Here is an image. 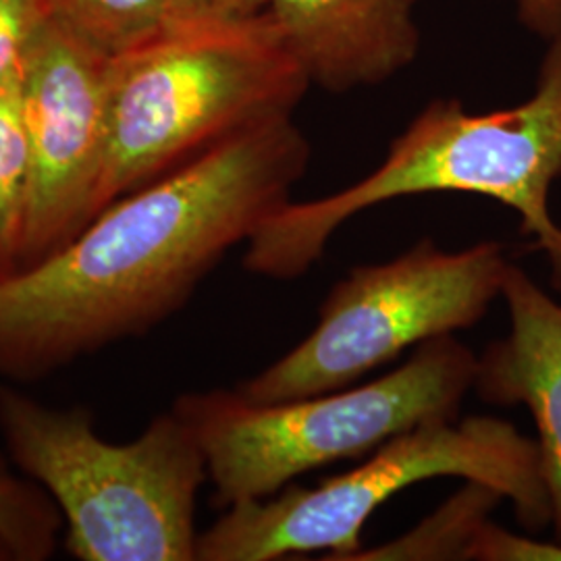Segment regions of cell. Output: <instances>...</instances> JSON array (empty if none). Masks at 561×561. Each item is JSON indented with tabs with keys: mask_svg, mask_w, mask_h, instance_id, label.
Listing matches in <instances>:
<instances>
[{
	"mask_svg": "<svg viewBox=\"0 0 561 561\" xmlns=\"http://www.w3.org/2000/svg\"><path fill=\"white\" fill-rule=\"evenodd\" d=\"M310 144L266 121L108 204L53 256L0 283V377L32 381L141 337L291 202Z\"/></svg>",
	"mask_w": 561,
	"mask_h": 561,
	"instance_id": "obj_1",
	"label": "cell"
},
{
	"mask_svg": "<svg viewBox=\"0 0 561 561\" xmlns=\"http://www.w3.org/2000/svg\"><path fill=\"white\" fill-rule=\"evenodd\" d=\"M560 180L561 34L549 41L528 101L481 115L458 99L428 102L373 173L319 201L285 204L248 240L243 266L268 279H298L364 210L405 196L461 192L512 208L561 289V227L549 210Z\"/></svg>",
	"mask_w": 561,
	"mask_h": 561,
	"instance_id": "obj_2",
	"label": "cell"
},
{
	"mask_svg": "<svg viewBox=\"0 0 561 561\" xmlns=\"http://www.w3.org/2000/svg\"><path fill=\"white\" fill-rule=\"evenodd\" d=\"M306 78L266 11L180 18L108 65V204L266 121L294 117Z\"/></svg>",
	"mask_w": 561,
	"mask_h": 561,
	"instance_id": "obj_3",
	"label": "cell"
},
{
	"mask_svg": "<svg viewBox=\"0 0 561 561\" xmlns=\"http://www.w3.org/2000/svg\"><path fill=\"white\" fill-rule=\"evenodd\" d=\"M4 454L62 518L80 561H196V503L208 481L192 428L171 410L134 442L111 443L90 410L53 408L0 385Z\"/></svg>",
	"mask_w": 561,
	"mask_h": 561,
	"instance_id": "obj_4",
	"label": "cell"
},
{
	"mask_svg": "<svg viewBox=\"0 0 561 561\" xmlns=\"http://www.w3.org/2000/svg\"><path fill=\"white\" fill-rule=\"evenodd\" d=\"M477 354L445 335L360 387L300 400H245L236 389L183 393L173 412L201 443L215 503L271 497L301 474L373 454L426 422L456 421L472 391Z\"/></svg>",
	"mask_w": 561,
	"mask_h": 561,
	"instance_id": "obj_5",
	"label": "cell"
},
{
	"mask_svg": "<svg viewBox=\"0 0 561 561\" xmlns=\"http://www.w3.org/2000/svg\"><path fill=\"white\" fill-rule=\"evenodd\" d=\"M439 477L479 481L514 505L530 533L551 524L537 443L493 416L426 422L391 437L368 460L317 486L289 482L275 495L233 503L198 537V561H273L329 551H362L366 520L396 493Z\"/></svg>",
	"mask_w": 561,
	"mask_h": 561,
	"instance_id": "obj_6",
	"label": "cell"
},
{
	"mask_svg": "<svg viewBox=\"0 0 561 561\" xmlns=\"http://www.w3.org/2000/svg\"><path fill=\"white\" fill-rule=\"evenodd\" d=\"M507 266L500 241L449 252L433 238L393 261L354 266L322 300L312 333L233 389L261 403L345 389L408 347L481 322Z\"/></svg>",
	"mask_w": 561,
	"mask_h": 561,
	"instance_id": "obj_7",
	"label": "cell"
},
{
	"mask_svg": "<svg viewBox=\"0 0 561 561\" xmlns=\"http://www.w3.org/2000/svg\"><path fill=\"white\" fill-rule=\"evenodd\" d=\"M108 65L50 21L23 59L32 185L21 271L53 256L94 219L108 152Z\"/></svg>",
	"mask_w": 561,
	"mask_h": 561,
	"instance_id": "obj_8",
	"label": "cell"
},
{
	"mask_svg": "<svg viewBox=\"0 0 561 561\" xmlns=\"http://www.w3.org/2000/svg\"><path fill=\"white\" fill-rule=\"evenodd\" d=\"M502 298L510 333L477 356L472 389L493 405H526L537 426L551 526L561 542V301L510 262Z\"/></svg>",
	"mask_w": 561,
	"mask_h": 561,
	"instance_id": "obj_9",
	"label": "cell"
},
{
	"mask_svg": "<svg viewBox=\"0 0 561 561\" xmlns=\"http://www.w3.org/2000/svg\"><path fill=\"white\" fill-rule=\"evenodd\" d=\"M419 0H266L306 78L329 92L391 80L419 57Z\"/></svg>",
	"mask_w": 561,
	"mask_h": 561,
	"instance_id": "obj_10",
	"label": "cell"
},
{
	"mask_svg": "<svg viewBox=\"0 0 561 561\" xmlns=\"http://www.w3.org/2000/svg\"><path fill=\"white\" fill-rule=\"evenodd\" d=\"M44 18L115 60L183 18L175 0H41Z\"/></svg>",
	"mask_w": 561,
	"mask_h": 561,
	"instance_id": "obj_11",
	"label": "cell"
},
{
	"mask_svg": "<svg viewBox=\"0 0 561 561\" xmlns=\"http://www.w3.org/2000/svg\"><path fill=\"white\" fill-rule=\"evenodd\" d=\"M468 484L412 533L356 553L352 560H468L470 547L503 502L500 491L479 481Z\"/></svg>",
	"mask_w": 561,
	"mask_h": 561,
	"instance_id": "obj_12",
	"label": "cell"
},
{
	"mask_svg": "<svg viewBox=\"0 0 561 561\" xmlns=\"http://www.w3.org/2000/svg\"><path fill=\"white\" fill-rule=\"evenodd\" d=\"M30 185L32 171L21 108L20 67L0 85V283L18 275L23 264Z\"/></svg>",
	"mask_w": 561,
	"mask_h": 561,
	"instance_id": "obj_13",
	"label": "cell"
},
{
	"mask_svg": "<svg viewBox=\"0 0 561 561\" xmlns=\"http://www.w3.org/2000/svg\"><path fill=\"white\" fill-rule=\"evenodd\" d=\"M62 537L57 505L0 451V541L15 561L50 560Z\"/></svg>",
	"mask_w": 561,
	"mask_h": 561,
	"instance_id": "obj_14",
	"label": "cell"
},
{
	"mask_svg": "<svg viewBox=\"0 0 561 561\" xmlns=\"http://www.w3.org/2000/svg\"><path fill=\"white\" fill-rule=\"evenodd\" d=\"M44 23L41 0H0V85L20 69Z\"/></svg>",
	"mask_w": 561,
	"mask_h": 561,
	"instance_id": "obj_15",
	"label": "cell"
},
{
	"mask_svg": "<svg viewBox=\"0 0 561 561\" xmlns=\"http://www.w3.org/2000/svg\"><path fill=\"white\" fill-rule=\"evenodd\" d=\"M468 560L479 561H561V542L518 537L489 520L470 547Z\"/></svg>",
	"mask_w": 561,
	"mask_h": 561,
	"instance_id": "obj_16",
	"label": "cell"
},
{
	"mask_svg": "<svg viewBox=\"0 0 561 561\" xmlns=\"http://www.w3.org/2000/svg\"><path fill=\"white\" fill-rule=\"evenodd\" d=\"M518 20L537 36L553 41L561 34V0H516Z\"/></svg>",
	"mask_w": 561,
	"mask_h": 561,
	"instance_id": "obj_17",
	"label": "cell"
},
{
	"mask_svg": "<svg viewBox=\"0 0 561 561\" xmlns=\"http://www.w3.org/2000/svg\"><path fill=\"white\" fill-rule=\"evenodd\" d=\"M266 0H217L215 13L221 15H254L264 11Z\"/></svg>",
	"mask_w": 561,
	"mask_h": 561,
	"instance_id": "obj_18",
	"label": "cell"
},
{
	"mask_svg": "<svg viewBox=\"0 0 561 561\" xmlns=\"http://www.w3.org/2000/svg\"><path fill=\"white\" fill-rule=\"evenodd\" d=\"M175 4L183 18H194V15L215 13L217 0H175Z\"/></svg>",
	"mask_w": 561,
	"mask_h": 561,
	"instance_id": "obj_19",
	"label": "cell"
},
{
	"mask_svg": "<svg viewBox=\"0 0 561 561\" xmlns=\"http://www.w3.org/2000/svg\"><path fill=\"white\" fill-rule=\"evenodd\" d=\"M0 561H15L13 553L9 551V547L2 541H0Z\"/></svg>",
	"mask_w": 561,
	"mask_h": 561,
	"instance_id": "obj_20",
	"label": "cell"
}]
</instances>
